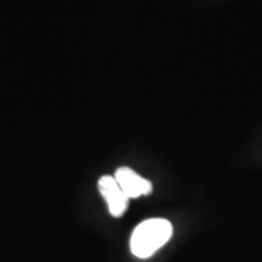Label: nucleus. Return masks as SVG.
Listing matches in <instances>:
<instances>
[{
	"mask_svg": "<svg viewBox=\"0 0 262 262\" xmlns=\"http://www.w3.org/2000/svg\"><path fill=\"white\" fill-rule=\"evenodd\" d=\"M115 181L122 189V192L127 198H139L141 195H149L153 189L151 182L147 179L141 178L134 170L130 168H120L115 172Z\"/></svg>",
	"mask_w": 262,
	"mask_h": 262,
	"instance_id": "3",
	"label": "nucleus"
},
{
	"mask_svg": "<svg viewBox=\"0 0 262 262\" xmlns=\"http://www.w3.org/2000/svg\"><path fill=\"white\" fill-rule=\"evenodd\" d=\"M172 225L165 219H149L131 234V252L137 258H149L172 237Z\"/></svg>",
	"mask_w": 262,
	"mask_h": 262,
	"instance_id": "1",
	"label": "nucleus"
},
{
	"mask_svg": "<svg viewBox=\"0 0 262 262\" xmlns=\"http://www.w3.org/2000/svg\"><path fill=\"white\" fill-rule=\"evenodd\" d=\"M98 188L101 191V194L105 198L108 210L114 217H121L128 204V198L122 192V189L118 185V182L115 181L114 177L105 175L98 181Z\"/></svg>",
	"mask_w": 262,
	"mask_h": 262,
	"instance_id": "2",
	"label": "nucleus"
}]
</instances>
